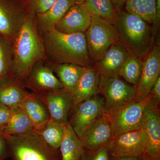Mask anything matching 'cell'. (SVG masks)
Here are the masks:
<instances>
[{
    "label": "cell",
    "instance_id": "83f0119b",
    "mask_svg": "<svg viewBox=\"0 0 160 160\" xmlns=\"http://www.w3.org/2000/svg\"><path fill=\"white\" fill-rule=\"evenodd\" d=\"M143 61L129 53V57L120 72L119 77L127 82L138 86L142 70Z\"/></svg>",
    "mask_w": 160,
    "mask_h": 160
},
{
    "label": "cell",
    "instance_id": "484cf974",
    "mask_svg": "<svg viewBox=\"0 0 160 160\" xmlns=\"http://www.w3.org/2000/svg\"><path fill=\"white\" fill-rule=\"evenodd\" d=\"M83 6L90 15H97L114 24L117 13L112 0H86Z\"/></svg>",
    "mask_w": 160,
    "mask_h": 160
},
{
    "label": "cell",
    "instance_id": "cb8c5ba5",
    "mask_svg": "<svg viewBox=\"0 0 160 160\" xmlns=\"http://www.w3.org/2000/svg\"><path fill=\"white\" fill-rule=\"evenodd\" d=\"M10 119L2 134L4 136L25 134L35 131V128L27 115L19 106L12 109Z\"/></svg>",
    "mask_w": 160,
    "mask_h": 160
},
{
    "label": "cell",
    "instance_id": "f1b7e54d",
    "mask_svg": "<svg viewBox=\"0 0 160 160\" xmlns=\"http://www.w3.org/2000/svg\"><path fill=\"white\" fill-rule=\"evenodd\" d=\"M125 8L127 12L140 18L149 24V19L143 7L142 0H127Z\"/></svg>",
    "mask_w": 160,
    "mask_h": 160
},
{
    "label": "cell",
    "instance_id": "9a60e30c",
    "mask_svg": "<svg viewBox=\"0 0 160 160\" xmlns=\"http://www.w3.org/2000/svg\"><path fill=\"white\" fill-rule=\"evenodd\" d=\"M24 84L36 93L63 89L62 83L51 67L40 61L33 66Z\"/></svg>",
    "mask_w": 160,
    "mask_h": 160
},
{
    "label": "cell",
    "instance_id": "4fadbf2b",
    "mask_svg": "<svg viewBox=\"0 0 160 160\" xmlns=\"http://www.w3.org/2000/svg\"><path fill=\"white\" fill-rule=\"evenodd\" d=\"M143 128L147 138L145 158L147 160H160V105L149 101L144 111Z\"/></svg>",
    "mask_w": 160,
    "mask_h": 160
},
{
    "label": "cell",
    "instance_id": "d590c367",
    "mask_svg": "<svg viewBox=\"0 0 160 160\" xmlns=\"http://www.w3.org/2000/svg\"><path fill=\"white\" fill-rule=\"evenodd\" d=\"M160 22V0H156V20L154 26H152L153 33L155 29L159 26Z\"/></svg>",
    "mask_w": 160,
    "mask_h": 160
},
{
    "label": "cell",
    "instance_id": "4dcf8cb0",
    "mask_svg": "<svg viewBox=\"0 0 160 160\" xmlns=\"http://www.w3.org/2000/svg\"><path fill=\"white\" fill-rule=\"evenodd\" d=\"M110 156L105 147L95 151H85L81 160H109Z\"/></svg>",
    "mask_w": 160,
    "mask_h": 160
},
{
    "label": "cell",
    "instance_id": "d6a6232c",
    "mask_svg": "<svg viewBox=\"0 0 160 160\" xmlns=\"http://www.w3.org/2000/svg\"><path fill=\"white\" fill-rule=\"evenodd\" d=\"M12 109L0 104V133L9 122L12 114Z\"/></svg>",
    "mask_w": 160,
    "mask_h": 160
},
{
    "label": "cell",
    "instance_id": "e0dca14e",
    "mask_svg": "<svg viewBox=\"0 0 160 160\" xmlns=\"http://www.w3.org/2000/svg\"><path fill=\"white\" fill-rule=\"evenodd\" d=\"M91 16L82 4H76L69 8L54 26L65 33L86 32L91 24Z\"/></svg>",
    "mask_w": 160,
    "mask_h": 160
},
{
    "label": "cell",
    "instance_id": "8992f818",
    "mask_svg": "<svg viewBox=\"0 0 160 160\" xmlns=\"http://www.w3.org/2000/svg\"><path fill=\"white\" fill-rule=\"evenodd\" d=\"M151 97L149 94L142 101H133L106 111L113 126L115 135L143 128L144 111Z\"/></svg>",
    "mask_w": 160,
    "mask_h": 160
},
{
    "label": "cell",
    "instance_id": "ac0fdd59",
    "mask_svg": "<svg viewBox=\"0 0 160 160\" xmlns=\"http://www.w3.org/2000/svg\"><path fill=\"white\" fill-rule=\"evenodd\" d=\"M100 74L94 65L86 67L72 95L73 106L99 94Z\"/></svg>",
    "mask_w": 160,
    "mask_h": 160
},
{
    "label": "cell",
    "instance_id": "5b68a950",
    "mask_svg": "<svg viewBox=\"0 0 160 160\" xmlns=\"http://www.w3.org/2000/svg\"><path fill=\"white\" fill-rule=\"evenodd\" d=\"M85 34L89 57L94 64L111 45L119 42L114 24L97 15L91 16V24Z\"/></svg>",
    "mask_w": 160,
    "mask_h": 160
},
{
    "label": "cell",
    "instance_id": "74e56055",
    "mask_svg": "<svg viewBox=\"0 0 160 160\" xmlns=\"http://www.w3.org/2000/svg\"><path fill=\"white\" fill-rule=\"evenodd\" d=\"M126 1L127 0H114L112 2V4L116 11L122 9V7L126 3Z\"/></svg>",
    "mask_w": 160,
    "mask_h": 160
},
{
    "label": "cell",
    "instance_id": "5bb4252c",
    "mask_svg": "<svg viewBox=\"0 0 160 160\" xmlns=\"http://www.w3.org/2000/svg\"><path fill=\"white\" fill-rule=\"evenodd\" d=\"M45 103L50 119L61 124L68 123L73 106L72 95L63 89L38 93Z\"/></svg>",
    "mask_w": 160,
    "mask_h": 160
},
{
    "label": "cell",
    "instance_id": "2e32d148",
    "mask_svg": "<svg viewBox=\"0 0 160 160\" xmlns=\"http://www.w3.org/2000/svg\"><path fill=\"white\" fill-rule=\"evenodd\" d=\"M129 55L128 50L118 42L110 46L94 66L101 76L120 77V72Z\"/></svg>",
    "mask_w": 160,
    "mask_h": 160
},
{
    "label": "cell",
    "instance_id": "8d00e7d4",
    "mask_svg": "<svg viewBox=\"0 0 160 160\" xmlns=\"http://www.w3.org/2000/svg\"><path fill=\"white\" fill-rule=\"evenodd\" d=\"M109 160H147L144 157H122L114 158L110 156Z\"/></svg>",
    "mask_w": 160,
    "mask_h": 160
},
{
    "label": "cell",
    "instance_id": "ab89813d",
    "mask_svg": "<svg viewBox=\"0 0 160 160\" xmlns=\"http://www.w3.org/2000/svg\"><path fill=\"white\" fill-rule=\"evenodd\" d=\"M21 2H23L28 3V0H19Z\"/></svg>",
    "mask_w": 160,
    "mask_h": 160
},
{
    "label": "cell",
    "instance_id": "836d02e7",
    "mask_svg": "<svg viewBox=\"0 0 160 160\" xmlns=\"http://www.w3.org/2000/svg\"><path fill=\"white\" fill-rule=\"evenodd\" d=\"M150 94L151 98L150 102L155 105H160V77L158 78L154 86L152 89Z\"/></svg>",
    "mask_w": 160,
    "mask_h": 160
},
{
    "label": "cell",
    "instance_id": "44dd1931",
    "mask_svg": "<svg viewBox=\"0 0 160 160\" xmlns=\"http://www.w3.org/2000/svg\"><path fill=\"white\" fill-rule=\"evenodd\" d=\"M64 126V137L59 148L61 160H82L85 150L81 141L69 123Z\"/></svg>",
    "mask_w": 160,
    "mask_h": 160
},
{
    "label": "cell",
    "instance_id": "7402d4cb",
    "mask_svg": "<svg viewBox=\"0 0 160 160\" xmlns=\"http://www.w3.org/2000/svg\"><path fill=\"white\" fill-rule=\"evenodd\" d=\"M51 68L62 83L63 90L72 94L86 67L73 64H54Z\"/></svg>",
    "mask_w": 160,
    "mask_h": 160
},
{
    "label": "cell",
    "instance_id": "ba28073f",
    "mask_svg": "<svg viewBox=\"0 0 160 160\" xmlns=\"http://www.w3.org/2000/svg\"><path fill=\"white\" fill-rule=\"evenodd\" d=\"M106 111L104 98L97 94L72 106L68 122L79 138Z\"/></svg>",
    "mask_w": 160,
    "mask_h": 160
},
{
    "label": "cell",
    "instance_id": "4316f807",
    "mask_svg": "<svg viewBox=\"0 0 160 160\" xmlns=\"http://www.w3.org/2000/svg\"><path fill=\"white\" fill-rule=\"evenodd\" d=\"M28 92L16 82L0 87V104L12 109L19 106Z\"/></svg>",
    "mask_w": 160,
    "mask_h": 160
},
{
    "label": "cell",
    "instance_id": "f35d334b",
    "mask_svg": "<svg viewBox=\"0 0 160 160\" xmlns=\"http://www.w3.org/2000/svg\"><path fill=\"white\" fill-rule=\"evenodd\" d=\"M74 1L77 4H82L86 0H74Z\"/></svg>",
    "mask_w": 160,
    "mask_h": 160
},
{
    "label": "cell",
    "instance_id": "7a4b0ae2",
    "mask_svg": "<svg viewBox=\"0 0 160 160\" xmlns=\"http://www.w3.org/2000/svg\"><path fill=\"white\" fill-rule=\"evenodd\" d=\"M45 52L54 64L94 65L89 57L85 32L65 33L53 29L44 31Z\"/></svg>",
    "mask_w": 160,
    "mask_h": 160
},
{
    "label": "cell",
    "instance_id": "30bf717a",
    "mask_svg": "<svg viewBox=\"0 0 160 160\" xmlns=\"http://www.w3.org/2000/svg\"><path fill=\"white\" fill-rule=\"evenodd\" d=\"M30 10L28 3L19 0H0V34L12 42Z\"/></svg>",
    "mask_w": 160,
    "mask_h": 160
},
{
    "label": "cell",
    "instance_id": "1f68e13d",
    "mask_svg": "<svg viewBox=\"0 0 160 160\" xmlns=\"http://www.w3.org/2000/svg\"><path fill=\"white\" fill-rule=\"evenodd\" d=\"M142 2L149 19V24L153 26L156 20V0H142Z\"/></svg>",
    "mask_w": 160,
    "mask_h": 160
},
{
    "label": "cell",
    "instance_id": "ffe728a7",
    "mask_svg": "<svg viewBox=\"0 0 160 160\" xmlns=\"http://www.w3.org/2000/svg\"><path fill=\"white\" fill-rule=\"evenodd\" d=\"M76 4L74 0H57L46 12L35 14L36 24L43 32L54 28L56 23Z\"/></svg>",
    "mask_w": 160,
    "mask_h": 160
},
{
    "label": "cell",
    "instance_id": "b9f144b4",
    "mask_svg": "<svg viewBox=\"0 0 160 160\" xmlns=\"http://www.w3.org/2000/svg\"></svg>",
    "mask_w": 160,
    "mask_h": 160
},
{
    "label": "cell",
    "instance_id": "60d3db41",
    "mask_svg": "<svg viewBox=\"0 0 160 160\" xmlns=\"http://www.w3.org/2000/svg\"><path fill=\"white\" fill-rule=\"evenodd\" d=\"M114 0H112V2H113V1H114Z\"/></svg>",
    "mask_w": 160,
    "mask_h": 160
},
{
    "label": "cell",
    "instance_id": "7c38bea8",
    "mask_svg": "<svg viewBox=\"0 0 160 160\" xmlns=\"http://www.w3.org/2000/svg\"><path fill=\"white\" fill-rule=\"evenodd\" d=\"M160 75V44L154 42L151 50L143 61L142 70L134 102L142 101L149 95Z\"/></svg>",
    "mask_w": 160,
    "mask_h": 160
},
{
    "label": "cell",
    "instance_id": "277c9868",
    "mask_svg": "<svg viewBox=\"0 0 160 160\" xmlns=\"http://www.w3.org/2000/svg\"><path fill=\"white\" fill-rule=\"evenodd\" d=\"M5 136L12 160H61L59 149L49 147L35 131Z\"/></svg>",
    "mask_w": 160,
    "mask_h": 160
},
{
    "label": "cell",
    "instance_id": "6da1fadb",
    "mask_svg": "<svg viewBox=\"0 0 160 160\" xmlns=\"http://www.w3.org/2000/svg\"><path fill=\"white\" fill-rule=\"evenodd\" d=\"M12 44V72L15 81L22 86L35 64L46 53L44 43L38 33L35 13L31 9Z\"/></svg>",
    "mask_w": 160,
    "mask_h": 160
},
{
    "label": "cell",
    "instance_id": "f546056e",
    "mask_svg": "<svg viewBox=\"0 0 160 160\" xmlns=\"http://www.w3.org/2000/svg\"><path fill=\"white\" fill-rule=\"evenodd\" d=\"M57 0H28V4L35 14H42L47 11Z\"/></svg>",
    "mask_w": 160,
    "mask_h": 160
},
{
    "label": "cell",
    "instance_id": "e575fe53",
    "mask_svg": "<svg viewBox=\"0 0 160 160\" xmlns=\"http://www.w3.org/2000/svg\"><path fill=\"white\" fill-rule=\"evenodd\" d=\"M9 157L8 145L6 137L0 133V160Z\"/></svg>",
    "mask_w": 160,
    "mask_h": 160
},
{
    "label": "cell",
    "instance_id": "3957f363",
    "mask_svg": "<svg viewBox=\"0 0 160 160\" xmlns=\"http://www.w3.org/2000/svg\"><path fill=\"white\" fill-rule=\"evenodd\" d=\"M118 19L114 25L119 42L130 53L144 61L154 42L152 27L146 21L126 10L117 11Z\"/></svg>",
    "mask_w": 160,
    "mask_h": 160
},
{
    "label": "cell",
    "instance_id": "8fae6325",
    "mask_svg": "<svg viewBox=\"0 0 160 160\" xmlns=\"http://www.w3.org/2000/svg\"><path fill=\"white\" fill-rule=\"evenodd\" d=\"M114 135L113 126L106 112L78 138L85 151H95L107 147Z\"/></svg>",
    "mask_w": 160,
    "mask_h": 160
},
{
    "label": "cell",
    "instance_id": "d6986e66",
    "mask_svg": "<svg viewBox=\"0 0 160 160\" xmlns=\"http://www.w3.org/2000/svg\"><path fill=\"white\" fill-rule=\"evenodd\" d=\"M19 106L31 121L35 130L50 119L47 107L38 93L28 92Z\"/></svg>",
    "mask_w": 160,
    "mask_h": 160
},
{
    "label": "cell",
    "instance_id": "d4e9b609",
    "mask_svg": "<svg viewBox=\"0 0 160 160\" xmlns=\"http://www.w3.org/2000/svg\"><path fill=\"white\" fill-rule=\"evenodd\" d=\"M64 124L50 119L35 132L49 147L53 149H59L64 137Z\"/></svg>",
    "mask_w": 160,
    "mask_h": 160
},
{
    "label": "cell",
    "instance_id": "52a82bcc",
    "mask_svg": "<svg viewBox=\"0 0 160 160\" xmlns=\"http://www.w3.org/2000/svg\"><path fill=\"white\" fill-rule=\"evenodd\" d=\"M137 89V86L129 84L120 77H105L100 76L99 94L104 98L106 111L118 108L134 101Z\"/></svg>",
    "mask_w": 160,
    "mask_h": 160
},
{
    "label": "cell",
    "instance_id": "9c48e42d",
    "mask_svg": "<svg viewBox=\"0 0 160 160\" xmlns=\"http://www.w3.org/2000/svg\"><path fill=\"white\" fill-rule=\"evenodd\" d=\"M147 147V135L143 128L115 135L107 146L109 156L114 158H145Z\"/></svg>",
    "mask_w": 160,
    "mask_h": 160
},
{
    "label": "cell",
    "instance_id": "603a6c76",
    "mask_svg": "<svg viewBox=\"0 0 160 160\" xmlns=\"http://www.w3.org/2000/svg\"><path fill=\"white\" fill-rule=\"evenodd\" d=\"M14 82L12 44L0 34V87Z\"/></svg>",
    "mask_w": 160,
    "mask_h": 160
}]
</instances>
